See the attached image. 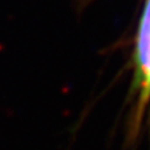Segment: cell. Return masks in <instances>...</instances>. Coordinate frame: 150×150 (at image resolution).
<instances>
[{
  "mask_svg": "<svg viewBox=\"0 0 150 150\" xmlns=\"http://www.w3.org/2000/svg\"><path fill=\"white\" fill-rule=\"evenodd\" d=\"M136 82L140 86L150 73V0H146L144 15L138 29L134 53Z\"/></svg>",
  "mask_w": 150,
  "mask_h": 150,
  "instance_id": "cell-1",
  "label": "cell"
}]
</instances>
